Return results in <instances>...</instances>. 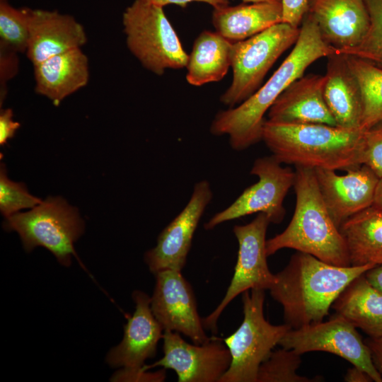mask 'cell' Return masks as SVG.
<instances>
[{
  "mask_svg": "<svg viewBox=\"0 0 382 382\" xmlns=\"http://www.w3.org/2000/svg\"><path fill=\"white\" fill-rule=\"evenodd\" d=\"M336 50L322 37L315 21L306 13L293 50L272 76L251 96L215 115L210 126L214 136L227 135L230 146L240 151L262 140L264 115L277 98L314 62Z\"/></svg>",
  "mask_w": 382,
  "mask_h": 382,
  "instance_id": "cell-1",
  "label": "cell"
},
{
  "mask_svg": "<svg viewBox=\"0 0 382 382\" xmlns=\"http://www.w3.org/2000/svg\"><path fill=\"white\" fill-rule=\"evenodd\" d=\"M373 267L336 266L298 251L269 290L283 308L285 323L296 329L323 321L349 282Z\"/></svg>",
  "mask_w": 382,
  "mask_h": 382,
  "instance_id": "cell-2",
  "label": "cell"
},
{
  "mask_svg": "<svg viewBox=\"0 0 382 382\" xmlns=\"http://www.w3.org/2000/svg\"><path fill=\"white\" fill-rule=\"evenodd\" d=\"M364 130L265 120L262 140L282 163L347 170L362 165Z\"/></svg>",
  "mask_w": 382,
  "mask_h": 382,
  "instance_id": "cell-3",
  "label": "cell"
},
{
  "mask_svg": "<svg viewBox=\"0 0 382 382\" xmlns=\"http://www.w3.org/2000/svg\"><path fill=\"white\" fill-rule=\"evenodd\" d=\"M294 171V213L282 233L266 241L267 256L291 248L333 265L350 266L346 243L326 208L314 169L295 166Z\"/></svg>",
  "mask_w": 382,
  "mask_h": 382,
  "instance_id": "cell-4",
  "label": "cell"
},
{
  "mask_svg": "<svg viewBox=\"0 0 382 382\" xmlns=\"http://www.w3.org/2000/svg\"><path fill=\"white\" fill-rule=\"evenodd\" d=\"M122 21L128 50L147 70L161 76L166 69L186 67L188 54L163 7L134 0Z\"/></svg>",
  "mask_w": 382,
  "mask_h": 382,
  "instance_id": "cell-5",
  "label": "cell"
},
{
  "mask_svg": "<svg viewBox=\"0 0 382 382\" xmlns=\"http://www.w3.org/2000/svg\"><path fill=\"white\" fill-rule=\"evenodd\" d=\"M4 228L19 234L27 252L42 246L69 267L72 256L78 258L74 244L83 233L84 224L75 207L60 197H49L28 212L6 217Z\"/></svg>",
  "mask_w": 382,
  "mask_h": 382,
  "instance_id": "cell-6",
  "label": "cell"
},
{
  "mask_svg": "<svg viewBox=\"0 0 382 382\" xmlns=\"http://www.w3.org/2000/svg\"><path fill=\"white\" fill-rule=\"evenodd\" d=\"M242 294L243 320L232 335L223 339L231 361L219 382H257L260 364L291 329L286 323L274 325L265 318V290L253 289Z\"/></svg>",
  "mask_w": 382,
  "mask_h": 382,
  "instance_id": "cell-7",
  "label": "cell"
},
{
  "mask_svg": "<svg viewBox=\"0 0 382 382\" xmlns=\"http://www.w3.org/2000/svg\"><path fill=\"white\" fill-rule=\"evenodd\" d=\"M300 27L279 23L244 40L233 43L231 84L220 101L233 108L251 96L278 58L299 37Z\"/></svg>",
  "mask_w": 382,
  "mask_h": 382,
  "instance_id": "cell-8",
  "label": "cell"
},
{
  "mask_svg": "<svg viewBox=\"0 0 382 382\" xmlns=\"http://www.w3.org/2000/svg\"><path fill=\"white\" fill-rule=\"evenodd\" d=\"M281 164L273 155L255 159L250 174L257 177V182L244 190L230 206L215 214L204 224V228L211 230L224 222L255 213L266 214L270 223L282 222L286 214L284 199L293 187L295 171Z\"/></svg>",
  "mask_w": 382,
  "mask_h": 382,
  "instance_id": "cell-9",
  "label": "cell"
},
{
  "mask_svg": "<svg viewBox=\"0 0 382 382\" xmlns=\"http://www.w3.org/2000/svg\"><path fill=\"white\" fill-rule=\"evenodd\" d=\"M270 223L266 214L259 213L250 223L234 226L233 231L238 243L234 274L221 301L202 318L205 330H217L220 315L237 296L253 289H270L275 282V274L270 272L267 262L266 233Z\"/></svg>",
  "mask_w": 382,
  "mask_h": 382,
  "instance_id": "cell-10",
  "label": "cell"
},
{
  "mask_svg": "<svg viewBox=\"0 0 382 382\" xmlns=\"http://www.w3.org/2000/svg\"><path fill=\"white\" fill-rule=\"evenodd\" d=\"M279 345L300 354L315 351L334 354L365 371L374 382H382V376L373 362L369 348L356 328L336 313L325 322L291 329Z\"/></svg>",
  "mask_w": 382,
  "mask_h": 382,
  "instance_id": "cell-11",
  "label": "cell"
},
{
  "mask_svg": "<svg viewBox=\"0 0 382 382\" xmlns=\"http://www.w3.org/2000/svg\"><path fill=\"white\" fill-rule=\"evenodd\" d=\"M163 357L143 369L161 366L173 370L179 382H219L228 369L231 357L223 340L212 337L203 345H192L177 332L164 330Z\"/></svg>",
  "mask_w": 382,
  "mask_h": 382,
  "instance_id": "cell-12",
  "label": "cell"
},
{
  "mask_svg": "<svg viewBox=\"0 0 382 382\" xmlns=\"http://www.w3.org/2000/svg\"><path fill=\"white\" fill-rule=\"evenodd\" d=\"M180 272L166 270L155 274L151 308L163 331L177 332L194 344L203 345L212 337L205 332L192 286Z\"/></svg>",
  "mask_w": 382,
  "mask_h": 382,
  "instance_id": "cell-13",
  "label": "cell"
},
{
  "mask_svg": "<svg viewBox=\"0 0 382 382\" xmlns=\"http://www.w3.org/2000/svg\"><path fill=\"white\" fill-rule=\"evenodd\" d=\"M213 197L210 184L202 180L194 185L186 206L159 234L156 245L144 255L153 274L166 270L181 271L191 248L194 233Z\"/></svg>",
  "mask_w": 382,
  "mask_h": 382,
  "instance_id": "cell-14",
  "label": "cell"
},
{
  "mask_svg": "<svg viewBox=\"0 0 382 382\" xmlns=\"http://www.w3.org/2000/svg\"><path fill=\"white\" fill-rule=\"evenodd\" d=\"M318 187L326 208L339 228L347 219L373 205L380 178L366 165L347 170L315 168Z\"/></svg>",
  "mask_w": 382,
  "mask_h": 382,
  "instance_id": "cell-15",
  "label": "cell"
},
{
  "mask_svg": "<svg viewBox=\"0 0 382 382\" xmlns=\"http://www.w3.org/2000/svg\"><path fill=\"white\" fill-rule=\"evenodd\" d=\"M29 39L25 54L33 66L87 42L83 26L71 15L25 7Z\"/></svg>",
  "mask_w": 382,
  "mask_h": 382,
  "instance_id": "cell-16",
  "label": "cell"
},
{
  "mask_svg": "<svg viewBox=\"0 0 382 382\" xmlns=\"http://www.w3.org/2000/svg\"><path fill=\"white\" fill-rule=\"evenodd\" d=\"M135 302L134 313L127 318L121 342L113 347L106 357V362L112 368L138 370L146 360L156 356L163 328L154 317L151 298L141 291L132 294Z\"/></svg>",
  "mask_w": 382,
  "mask_h": 382,
  "instance_id": "cell-17",
  "label": "cell"
},
{
  "mask_svg": "<svg viewBox=\"0 0 382 382\" xmlns=\"http://www.w3.org/2000/svg\"><path fill=\"white\" fill-rule=\"evenodd\" d=\"M307 13L323 40L338 53L359 45L369 28L364 0H309Z\"/></svg>",
  "mask_w": 382,
  "mask_h": 382,
  "instance_id": "cell-18",
  "label": "cell"
},
{
  "mask_svg": "<svg viewBox=\"0 0 382 382\" xmlns=\"http://www.w3.org/2000/svg\"><path fill=\"white\" fill-rule=\"evenodd\" d=\"M325 75L310 74L294 81L268 110L272 122L337 126L323 96Z\"/></svg>",
  "mask_w": 382,
  "mask_h": 382,
  "instance_id": "cell-19",
  "label": "cell"
},
{
  "mask_svg": "<svg viewBox=\"0 0 382 382\" xmlns=\"http://www.w3.org/2000/svg\"><path fill=\"white\" fill-rule=\"evenodd\" d=\"M323 96L337 126L361 129L363 99L359 82L345 54L337 52L327 57Z\"/></svg>",
  "mask_w": 382,
  "mask_h": 382,
  "instance_id": "cell-20",
  "label": "cell"
},
{
  "mask_svg": "<svg viewBox=\"0 0 382 382\" xmlns=\"http://www.w3.org/2000/svg\"><path fill=\"white\" fill-rule=\"evenodd\" d=\"M35 92L58 105L89 80L88 59L81 48L70 50L34 66Z\"/></svg>",
  "mask_w": 382,
  "mask_h": 382,
  "instance_id": "cell-21",
  "label": "cell"
},
{
  "mask_svg": "<svg viewBox=\"0 0 382 382\" xmlns=\"http://www.w3.org/2000/svg\"><path fill=\"white\" fill-rule=\"evenodd\" d=\"M331 307L369 337H382V291L373 286L364 273L349 282Z\"/></svg>",
  "mask_w": 382,
  "mask_h": 382,
  "instance_id": "cell-22",
  "label": "cell"
},
{
  "mask_svg": "<svg viewBox=\"0 0 382 382\" xmlns=\"http://www.w3.org/2000/svg\"><path fill=\"white\" fill-rule=\"evenodd\" d=\"M212 24L217 33L235 42L248 39L282 22L279 3H243L214 8Z\"/></svg>",
  "mask_w": 382,
  "mask_h": 382,
  "instance_id": "cell-23",
  "label": "cell"
},
{
  "mask_svg": "<svg viewBox=\"0 0 382 382\" xmlns=\"http://www.w3.org/2000/svg\"><path fill=\"white\" fill-rule=\"evenodd\" d=\"M339 230L350 266L382 263V209L373 204L347 219Z\"/></svg>",
  "mask_w": 382,
  "mask_h": 382,
  "instance_id": "cell-24",
  "label": "cell"
},
{
  "mask_svg": "<svg viewBox=\"0 0 382 382\" xmlns=\"http://www.w3.org/2000/svg\"><path fill=\"white\" fill-rule=\"evenodd\" d=\"M233 43L216 31L200 33L188 55L186 66L188 83L200 86L221 81L231 66Z\"/></svg>",
  "mask_w": 382,
  "mask_h": 382,
  "instance_id": "cell-25",
  "label": "cell"
},
{
  "mask_svg": "<svg viewBox=\"0 0 382 382\" xmlns=\"http://www.w3.org/2000/svg\"><path fill=\"white\" fill-rule=\"evenodd\" d=\"M346 56L361 88L363 99L361 129L366 130L382 120V68L361 58Z\"/></svg>",
  "mask_w": 382,
  "mask_h": 382,
  "instance_id": "cell-26",
  "label": "cell"
},
{
  "mask_svg": "<svg viewBox=\"0 0 382 382\" xmlns=\"http://www.w3.org/2000/svg\"><path fill=\"white\" fill-rule=\"evenodd\" d=\"M301 354L293 349L282 347L272 351L260 364L257 382H313V378L299 375L296 371L301 364Z\"/></svg>",
  "mask_w": 382,
  "mask_h": 382,
  "instance_id": "cell-27",
  "label": "cell"
},
{
  "mask_svg": "<svg viewBox=\"0 0 382 382\" xmlns=\"http://www.w3.org/2000/svg\"><path fill=\"white\" fill-rule=\"evenodd\" d=\"M28 39L25 7L16 8L8 0H0V45L25 54Z\"/></svg>",
  "mask_w": 382,
  "mask_h": 382,
  "instance_id": "cell-28",
  "label": "cell"
},
{
  "mask_svg": "<svg viewBox=\"0 0 382 382\" xmlns=\"http://www.w3.org/2000/svg\"><path fill=\"white\" fill-rule=\"evenodd\" d=\"M370 25L364 40L357 47L341 54L355 56L382 68V0H364Z\"/></svg>",
  "mask_w": 382,
  "mask_h": 382,
  "instance_id": "cell-29",
  "label": "cell"
},
{
  "mask_svg": "<svg viewBox=\"0 0 382 382\" xmlns=\"http://www.w3.org/2000/svg\"><path fill=\"white\" fill-rule=\"evenodd\" d=\"M42 202L30 195L23 183L11 181L4 164L0 170V210L6 218L24 209H33Z\"/></svg>",
  "mask_w": 382,
  "mask_h": 382,
  "instance_id": "cell-30",
  "label": "cell"
},
{
  "mask_svg": "<svg viewBox=\"0 0 382 382\" xmlns=\"http://www.w3.org/2000/svg\"><path fill=\"white\" fill-rule=\"evenodd\" d=\"M362 164L382 178V120L364 132Z\"/></svg>",
  "mask_w": 382,
  "mask_h": 382,
  "instance_id": "cell-31",
  "label": "cell"
},
{
  "mask_svg": "<svg viewBox=\"0 0 382 382\" xmlns=\"http://www.w3.org/2000/svg\"><path fill=\"white\" fill-rule=\"evenodd\" d=\"M18 52L0 45V100L1 105L5 99L6 83L18 71L19 60Z\"/></svg>",
  "mask_w": 382,
  "mask_h": 382,
  "instance_id": "cell-32",
  "label": "cell"
},
{
  "mask_svg": "<svg viewBox=\"0 0 382 382\" xmlns=\"http://www.w3.org/2000/svg\"><path fill=\"white\" fill-rule=\"evenodd\" d=\"M309 0H282V22L299 28L307 13Z\"/></svg>",
  "mask_w": 382,
  "mask_h": 382,
  "instance_id": "cell-33",
  "label": "cell"
},
{
  "mask_svg": "<svg viewBox=\"0 0 382 382\" xmlns=\"http://www.w3.org/2000/svg\"><path fill=\"white\" fill-rule=\"evenodd\" d=\"M166 369L155 372H147L142 369L138 370L121 369L115 373L112 381H154L161 382L166 379Z\"/></svg>",
  "mask_w": 382,
  "mask_h": 382,
  "instance_id": "cell-34",
  "label": "cell"
},
{
  "mask_svg": "<svg viewBox=\"0 0 382 382\" xmlns=\"http://www.w3.org/2000/svg\"><path fill=\"white\" fill-rule=\"evenodd\" d=\"M21 124L13 120V111L10 108L1 110L0 112V144L4 146L13 138Z\"/></svg>",
  "mask_w": 382,
  "mask_h": 382,
  "instance_id": "cell-35",
  "label": "cell"
},
{
  "mask_svg": "<svg viewBox=\"0 0 382 382\" xmlns=\"http://www.w3.org/2000/svg\"><path fill=\"white\" fill-rule=\"evenodd\" d=\"M149 4L164 7L167 5L174 4L185 8L190 3L201 2L210 5L213 8H217L229 5L228 0H143Z\"/></svg>",
  "mask_w": 382,
  "mask_h": 382,
  "instance_id": "cell-36",
  "label": "cell"
},
{
  "mask_svg": "<svg viewBox=\"0 0 382 382\" xmlns=\"http://www.w3.org/2000/svg\"><path fill=\"white\" fill-rule=\"evenodd\" d=\"M364 342L369 348L376 368L382 376V337H369Z\"/></svg>",
  "mask_w": 382,
  "mask_h": 382,
  "instance_id": "cell-37",
  "label": "cell"
},
{
  "mask_svg": "<svg viewBox=\"0 0 382 382\" xmlns=\"http://www.w3.org/2000/svg\"><path fill=\"white\" fill-rule=\"evenodd\" d=\"M344 381L346 382L374 381L372 378L365 371L355 366L347 370L344 377Z\"/></svg>",
  "mask_w": 382,
  "mask_h": 382,
  "instance_id": "cell-38",
  "label": "cell"
},
{
  "mask_svg": "<svg viewBox=\"0 0 382 382\" xmlns=\"http://www.w3.org/2000/svg\"><path fill=\"white\" fill-rule=\"evenodd\" d=\"M364 275L373 286L382 291V263L367 270Z\"/></svg>",
  "mask_w": 382,
  "mask_h": 382,
  "instance_id": "cell-39",
  "label": "cell"
},
{
  "mask_svg": "<svg viewBox=\"0 0 382 382\" xmlns=\"http://www.w3.org/2000/svg\"><path fill=\"white\" fill-rule=\"evenodd\" d=\"M373 204L382 209V178L378 181Z\"/></svg>",
  "mask_w": 382,
  "mask_h": 382,
  "instance_id": "cell-40",
  "label": "cell"
},
{
  "mask_svg": "<svg viewBox=\"0 0 382 382\" xmlns=\"http://www.w3.org/2000/svg\"><path fill=\"white\" fill-rule=\"evenodd\" d=\"M244 3H279L282 4V0H242Z\"/></svg>",
  "mask_w": 382,
  "mask_h": 382,
  "instance_id": "cell-41",
  "label": "cell"
}]
</instances>
